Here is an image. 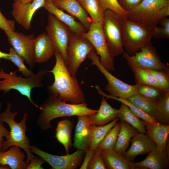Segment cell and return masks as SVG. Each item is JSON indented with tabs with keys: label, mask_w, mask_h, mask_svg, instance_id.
<instances>
[{
	"label": "cell",
	"mask_w": 169,
	"mask_h": 169,
	"mask_svg": "<svg viewBox=\"0 0 169 169\" xmlns=\"http://www.w3.org/2000/svg\"><path fill=\"white\" fill-rule=\"evenodd\" d=\"M54 54L55 64L49 71L54 75V81L47 87L49 95L70 104L85 103L83 92L76 78L69 73L61 55L57 51L54 52Z\"/></svg>",
	"instance_id": "cell-1"
},
{
	"label": "cell",
	"mask_w": 169,
	"mask_h": 169,
	"mask_svg": "<svg viewBox=\"0 0 169 169\" xmlns=\"http://www.w3.org/2000/svg\"><path fill=\"white\" fill-rule=\"evenodd\" d=\"M39 106L40 112L37 122L38 126L44 131L52 127L50 122L54 119L65 116L88 115L98 111L88 108L85 102L79 104L67 103L51 95Z\"/></svg>",
	"instance_id": "cell-2"
},
{
	"label": "cell",
	"mask_w": 169,
	"mask_h": 169,
	"mask_svg": "<svg viewBox=\"0 0 169 169\" xmlns=\"http://www.w3.org/2000/svg\"><path fill=\"white\" fill-rule=\"evenodd\" d=\"M12 106L11 103L8 102L5 110L0 114V121L7 123L10 129L8 136L6 138V140L3 142L1 151H6L12 146H19L23 149L26 154L25 161L28 165L30 160L35 156L31 151L30 140L26 135L28 114L27 113H25L21 121L18 122L14 120L18 113L11 111Z\"/></svg>",
	"instance_id": "cell-3"
},
{
	"label": "cell",
	"mask_w": 169,
	"mask_h": 169,
	"mask_svg": "<svg viewBox=\"0 0 169 169\" xmlns=\"http://www.w3.org/2000/svg\"><path fill=\"white\" fill-rule=\"evenodd\" d=\"M18 69L9 73H5L4 69L0 70V91H3V94H7L11 90H15L22 95L26 97L37 108L38 106L33 101L31 97L32 90L35 87H44L43 80L48 71L41 69L33 76L23 77L17 75Z\"/></svg>",
	"instance_id": "cell-4"
},
{
	"label": "cell",
	"mask_w": 169,
	"mask_h": 169,
	"mask_svg": "<svg viewBox=\"0 0 169 169\" xmlns=\"http://www.w3.org/2000/svg\"><path fill=\"white\" fill-rule=\"evenodd\" d=\"M127 12L129 19L153 27L169 15V0H142Z\"/></svg>",
	"instance_id": "cell-5"
},
{
	"label": "cell",
	"mask_w": 169,
	"mask_h": 169,
	"mask_svg": "<svg viewBox=\"0 0 169 169\" xmlns=\"http://www.w3.org/2000/svg\"><path fill=\"white\" fill-rule=\"evenodd\" d=\"M121 19L123 45L127 54L133 55L151 43L153 27L127 18H122Z\"/></svg>",
	"instance_id": "cell-6"
},
{
	"label": "cell",
	"mask_w": 169,
	"mask_h": 169,
	"mask_svg": "<svg viewBox=\"0 0 169 169\" xmlns=\"http://www.w3.org/2000/svg\"><path fill=\"white\" fill-rule=\"evenodd\" d=\"M121 18L110 10L106 9L104 11L102 29L110 52L114 58L124 51Z\"/></svg>",
	"instance_id": "cell-7"
},
{
	"label": "cell",
	"mask_w": 169,
	"mask_h": 169,
	"mask_svg": "<svg viewBox=\"0 0 169 169\" xmlns=\"http://www.w3.org/2000/svg\"><path fill=\"white\" fill-rule=\"evenodd\" d=\"M93 50H95L94 48L88 39L70 32L67 49L66 66L72 76L76 78L81 64Z\"/></svg>",
	"instance_id": "cell-8"
},
{
	"label": "cell",
	"mask_w": 169,
	"mask_h": 169,
	"mask_svg": "<svg viewBox=\"0 0 169 169\" xmlns=\"http://www.w3.org/2000/svg\"><path fill=\"white\" fill-rule=\"evenodd\" d=\"M91 43L99 56L100 62L108 71L115 70L114 57L110 54L103 33L102 24L92 22L89 29L83 35Z\"/></svg>",
	"instance_id": "cell-9"
},
{
	"label": "cell",
	"mask_w": 169,
	"mask_h": 169,
	"mask_svg": "<svg viewBox=\"0 0 169 169\" xmlns=\"http://www.w3.org/2000/svg\"><path fill=\"white\" fill-rule=\"evenodd\" d=\"M87 57L92 61L91 65H95L105 77L108 83L105 86V90L110 95L128 99L131 96L137 94L135 85H130L122 81L113 75L102 65L95 50L91 51Z\"/></svg>",
	"instance_id": "cell-10"
},
{
	"label": "cell",
	"mask_w": 169,
	"mask_h": 169,
	"mask_svg": "<svg viewBox=\"0 0 169 169\" xmlns=\"http://www.w3.org/2000/svg\"><path fill=\"white\" fill-rule=\"evenodd\" d=\"M122 55L127 63L143 69L169 71V66L161 61L156 48L151 43L133 55L124 51Z\"/></svg>",
	"instance_id": "cell-11"
},
{
	"label": "cell",
	"mask_w": 169,
	"mask_h": 169,
	"mask_svg": "<svg viewBox=\"0 0 169 169\" xmlns=\"http://www.w3.org/2000/svg\"><path fill=\"white\" fill-rule=\"evenodd\" d=\"M45 29L53 44L55 51L60 54L66 65L67 49L71 32L69 28L53 14L49 13Z\"/></svg>",
	"instance_id": "cell-12"
},
{
	"label": "cell",
	"mask_w": 169,
	"mask_h": 169,
	"mask_svg": "<svg viewBox=\"0 0 169 169\" xmlns=\"http://www.w3.org/2000/svg\"><path fill=\"white\" fill-rule=\"evenodd\" d=\"M32 153L38 155L48 163L53 169H74L81 164L85 152L77 150L72 154L59 156L44 151L35 146H31Z\"/></svg>",
	"instance_id": "cell-13"
},
{
	"label": "cell",
	"mask_w": 169,
	"mask_h": 169,
	"mask_svg": "<svg viewBox=\"0 0 169 169\" xmlns=\"http://www.w3.org/2000/svg\"><path fill=\"white\" fill-rule=\"evenodd\" d=\"M12 47L29 66L33 68L36 64L33 57L34 35H26L17 31L5 32Z\"/></svg>",
	"instance_id": "cell-14"
},
{
	"label": "cell",
	"mask_w": 169,
	"mask_h": 169,
	"mask_svg": "<svg viewBox=\"0 0 169 169\" xmlns=\"http://www.w3.org/2000/svg\"><path fill=\"white\" fill-rule=\"evenodd\" d=\"M45 0H33L29 3L14 2L11 14L15 21L25 29L31 28L33 17L35 12L43 7Z\"/></svg>",
	"instance_id": "cell-15"
},
{
	"label": "cell",
	"mask_w": 169,
	"mask_h": 169,
	"mask_svg": "<svg viewBox=\"0 0 169 169\" xmlns=\"http://www.w3.org/2000/svg\"><path fill=\"white\" fill-rule=\"evenodd\" d=\"M169 140L166 150L161 152L156 146L148 153L146 158L139 162H133L135 169H167L169 166Z\"/></svg>",
	"instance_id": "cell-16"
},
{
	"label": "cell",
	"mask_w": 169,
	"mask_h": 169,
	"mask_svg": "<svg viewBox=\"0 0 169 169\" xmlns=\"http://www.w3.org/2000/svg\"><path fill=\"white\" fill-rule=\"evenodd\" d=\"M130 142L131 143L130 148L122 156L131 162L134 161L137 156L147 154L156 146L147 134L141 132L135 135Z\"/></svg>",
	"instance_id": "cell-17"
},
{
	"label": "cell",
	"mask_w": 169,
	"mask_h": 169,
	"mask_svg": "<svg viewBox=\"0 0 169 169\" xmlns=\"http://www.w3.org/2000/svg\"><path fill=\"white\" fill-rule=\"evenodd\" d=\"M21 148L12 146L6 151H0V169H25L27 165Z\"/></svg>",
	"instance_id": "cell-18"
},
{
	"label": "cell",
	"mask_w": 169,
	"mask_h": 169,
	"mask_svg": "<svg viewBox=\"0 0 169 169\" xmlns=\"http://www.w3.org/2000/svg\"><path fill=\"white\" fill-rule=\"evenodd\" d=\"M58 8L67 12L71 16L77 18L88 31L92 22L88 14L77 0H52Z\"/></svg>",
	"instance_id": "cell-19"
},
{
	"label": "cell",
	"mask_w": 169,
	"mask_h": 169,
	"mask_svg": "<svg viewBox=\"0 0 169 169\" xmlns=\"http://www.w3.org/2000/svg\"><path fill=\"white\" fill-rule=\"evenodd\" d=\"M43 7L49 13L53 14L59 21L66 25L72 32L82 35L87 31L80 22L75 20L74 17L57 7L52 0H45Z\"/></svg>",
	"instance_id": "cell-20"
},
{
	"label": "cell",
	"mask_w": 169,
	"mask_h": 169,
	"mask_svg": "<svg viewBox=\"0 0 169 169\" xmlns=\"http://www.w3.org/2000/svg\"><path fill=\"white\" fill-rule=\"evenodd\" d=\"M54 52L53 44L47 33H41L35 38L33 57L36 63H42L47 61L54 54Z\"/></svg>",
	"instance_id": "cell-21"
},
{
	"label": "cell",
	"mask_w": 169,
	"mask_h": 169,
	"mask_svg": "<svg viewBox=\"0 0 169 169\" xmlns=\"http://www.w3.org/2000/svg\"><path fill=\"white\" fill-rule=\"evenodd\" d=\"M144 123L147 134L161 152L165 151L169 140V125H162L157 122L150 123L144 121Z\"/></svg>",
	"instance_id": "cell-22"
},
{
	"label": "cell",
	"mask_w": 169,
	"mask_h": 169,
	"mask_svg": "<svg viewBox=\"0 0 169 169\" xmlns=\"http://www.w3.org/2000/svg\"><path fill=\"white\" fill-rule=\"evenodd\" d=\"M118 110L111 107L103 96L100 106L97 111L87 116L90 124L101 126L118 117Z\"/></svg>",
	"instance_id": "cell-23"
},
{
	"label": "cell",
	"mask_w": 169,
	"mask_h": 169,
	"mask_svg": "<svg viewBox=\"0 0 169 169\" xmlns=\"http://www.w3.org/2000/svg\"><path fill=\"white\" fill-rule=\"evenodd\" d=\"M74 138V147L84 151L89 149V127L90 123L87 115L77 116Z\"/></svg>",
	"instance_id": "cell-24"
},
{
	"label": "cell",
	"mask_w": 169,
	"mask_h": 169,
	"mask_svg": "<svg viewBox=\"0 0 169 169\" xmlns=\"http://www.w3.org/2000/svg\"><path fill=\"white\" fill-rule=\"evenodd\" d=\"M106 169H135L131 162L113 150L100 151Z\"/></svg>",
	"instance_id": "cell-25"
},
{
	"label": "cell",
	"mask_w": 169,
	"mask_h": 169,
	"mask_svg": "<svg viewBox=\"0 0 169 169\" xmlns=\"http://www.w3.org/2000/svg\"><path fill=\"white\" fill-rule=\"evenodd\" d=\"M119 124L120 131L113 150L123 155L129 146L131 138L140 132L126 122L120 121Z\"/></svg>",
	"instance_id": "cell-26"
},
{
	"label": "cell",
	"mask_w": 169,
	"mask_h": 169,
	"mask_svg": "<svg viewBox=\"0 0 169 169\" xmlns=\"http://www.w3.org/2000/svg\"><path fill=\"white\" fill-rule=\"evenodd\" d=\"M119 120V118L117 117L110 123L101 126L93 124H90L89 150L95 151L108 131L115 125Z\"/></svg>",
	"instance_id": "cell-27"
},
{
	"label": "cell",
	"mask_w": 169,
	"mask_h": 169,
	"mask_svg": "<svg viewBox=\"0 0 169 169\" xmlns=\"http://www.w3.org/2000/svg\"><path fill=\"white\" fill-rule=\"evenodd\" d=\"M73 126L72 121L66 119L59 122L56 129V137L64 146L67 154H69L71 146Z\"/></svg>",
	"instance_id": "cell-28"
},
{
	"label": "cell",
	"mask_w": 169,
	"mask_h": 169,
	"mask_svg": "<svg viewBox=\"0 0 169 169\" xmlns=\"http://www.w3.org/2000/svg\"><path fill=\"white\" fill-rule=\"evenodd\" d=\"M120 108L118 109V117L120 121L129 124L136 128L140 132L147 134L144 121L140 120L130 110L125 104L121 102Z\"/></svg>",
	"instance_id": "cell-29"
},
{
	"label": "cell",
	"mask_w": 169,
	"mask_h": 169,
	"mask_svg": "<svg viewBox=\"0 0 169 169\" xmlns=\"http://www.w3.org/2000/svg\"><path fill=\"white\" fill-rule=\"evenodd\" d=\"M128 99L143 112L155 119L157 115V102L137 94Z\"/></svg>",
	"instance_id": "cell-30"
},
{
	"label": "cell",
	"mask_w": 169,
	"mask_h": 169,
	"mask_svg": "<svg viewBox=\"0 0 169 169\" xmlns=\"http://www.w3.org/2000/svg\"><path fill=\"white\" fill-rule=\"evenodd\" d=\"M90 17L92 22H103L104 12L99 0H77Z\"/></svg>",
	"instance_id": "cell-31"
},
{
	"label": "cell",
	"mask_w": 169,
	"mask_h": 169,
	"mask_svg": "<svg viewBox=\"0 0 169 169\" xmlns=\"http://www.w3.org/2000/svg\"><path fill=\"white\" fill-rule=\"evenodd\" d=\"M135 86L137 94L156 102L161 100L166 93L160 88L153 85L136 84Z\"/></svg>",
	"instance_id": "cell-32"
},
{
	"label": "cell",
	"mask_w": 169,
	"mask_h": 169,
	"mask_svg": "<svg viewBox=\"0 0 169 169\" xmlns=\"http://www.w3.org/2000/svg\"><path fill=\"white\" fill-rule=\"evenodd\" d=\"M96 89L98 90L99 94L102 95L107 99H111L123 103L126 105L131 111L138 118L142 119L146 122L152 123L157 122L155 119L145 113L135 105L131 102L128 99L115 97L108 95L103 92L97 85L95 86Z\"/></svg>",
	"instance_id": "cell-33"
},
{
	"label": "cell",
	"mask_w": 169,
	"mask_h": 169,
	"mask_svg": "<svg viewBox=\"0 0 169 169\" xmlns=\"http://www.w3.org/2000/svg\"><path fill=\"white\" fill-rule=\"evenodd\" d=\"M127 64L134 74L136 84H148L159 87L156 79L151 73L131 63H127Z\"/></svg>",
	"instance_id": "cell-34"
},
{
	"label": "cell",
	"mask_w": 169,
	"mask_h": 169,
	"mask_svg": "<svg viewBox=\"0 0 169 169\" xmlns=\"http://www.w3.org/2000/svg\"><path fill=\"white\" fill-rule=\"evenodd\" d=\"M120 130L119 122H117L106 134L98 144L96 149L102 150H113L116 145Z\"/></svg>",
	"instance_id": "cell-35"
},
{
	"label": "cell",
	"mask_w": 169,
	"mask_h": 169,
	"mask_svg": "<svg viewBox=\"0 0 169 169\" xmlns=\"http://www.w3.org/2000/svg\"><path fill=\"white\" fill-rule=\"evenodd\" d=\"M155 119L161 124L169 125V91L157 102V115Z\"/></svg>",
	"instance_id": "cell-36"
},
{
	"label": "cell",
	"mask_w": 169,
	"mask_h": 169,
	"mask_svg": "<svg viewBox=\"0 0 169 169\" xmlns=\"http://www.w3.org/2000/svg\"><path fill=\"white\" fill-rule=\"evenodd\" d=\"M8 60L13 62L18 68L22 76L25 77H29L35 74L28 69L25 65L23 59L18 55L14 49L11 47L9 50Z\"/></svg>",
	"instance_id": "cell-37"
},
{
	"label": "cell",
	"mask_w": 169,
	"mask_h": 169,
	"mask_svg": "<svg viewBox=\"0 0 169 169\" xmlns=\"http://www.w3.org/2000/svg\"><path fill=\"white\" fill-rule=\"evenodd\" d=\"M101 8L104 12L109 9L122 18H127L128 12L122 8L117 0H99Z\"/></svg>",
	"instance_id": "cell-38"
},
{
	"label": "cell",
	"mask_w": 169,
	"mask_h": 169,
	"mask_svg": "<svg viewBox=\"0 0 169 169\" xmlns=\"http://www.w3.org/2000/svg\"><path fill=\"white\" fill-rule=\"evenodd\" d=\"M145 69L153 75L161 90L165 92L169 91V71Z\"/></svg>",
	"instance_id": "cell-39"
},
{
	"label": "cell",
	"mask_w": 169,
	"mask_h": 169,
	"mask_svg": "<svg viewBox=\"0 0 169 169\" xmlns=\"http://www.w3.org/2000/svg\"><path fill=\"white\" fill-rule=\"evenodd\" d=\"M161 27L156 26L153 27V37L156 39H169V18L167 17L160 21Z\"/></svg>",
	"instance_id": "cell-40"
},
{
	"label": "cell",
	"mask_w": 169,
	"mask_h": 169,
	"mask_svg": "<svg viewBox=\"0 0 169 169\" xmlns=\"http://www.w3.org/2000/svg\"><path fill=\"white\" fill-rule=\"evenodd\" d=\"M89 169H106L100 151L96 149L88 165Z\"/></svg>",
	"instance_id": "cell-41"
},
{
	"label": "cell",
	"mask_w": 169,
	"mask_h": 169,
	"mask_svg": "<svg viewBox=\"0 0 169 169\" xmlns=\"http://www.w3.org/2000/svg\"><path fill=\"white\" fill-rule=\"evenodd\" d=\"M15 21L8 19L2 14L0 10V28L4 31H15Z\"/></svg>",
	"instance_id": "cell-42"
},
{
	"label": "cell",
	"mask_w": 169,
	"mask_h": 169,
	"mask_svg": "<svg viewBox=\"0 0 169 169\" xmlns=\"http://www.w3.org/2000/svg\"><path fill=\"white\" fill-rule=\"evenodd\" d=\"M119 4L125 10L127 11L139 4L142 0H117Z\"/></svg>",
	"instance_id": "cell-43"
},
{
	"label": "cell",
	"mask_w": 169,
	"mask_h": 169,
	"mask_svg": "<svg viewBox=\"0 0 169 169\" xmlns=\"http://www.w3.org/2000/svg\"><path fill=\"white\" fill-rule=\"evenodd\" d=\"M45 161L42 158L35 156L31 159L27 165V169H43L41 166Z\"/></svg>",
	"instance_id": "cell-44"
},
{
	"label": "cell",
	"mask_w": 169,
	"mask_h": 169,
	"mask_svg": "<svg viewBox=\"0 0 169 169\" xmlns=\"http://www.w3.org/2000/svg\"><path fill=\"white\" fill-rule=\"evenodd\" d=\"M3 122L0 121V151H1L2 144L4 141L3 137L6 138L8 136L9 131L5 127Z\"/></svg>",
	"instance_id": "cell-45"
},
{
	"label": "cell",
	"mask_w": 169,
	"mask_h": 169,
	"mask_svg": "<svg viewBox=\"0 0 169 169\" xmlns=\"http://www.w3.org/2000/svg\"><path fill=\"white\" fill-rule=\"evenodd\" d=\"M95 151H92L88 150L85 152L86 155H85L84 159L82 165L80 168V169H87L88 163Z\"/></svg>",
	"instance_id": "cell-46"
},
{
	"label": "cell",
	"mask_w": 169,
	"mask_h": 169,
	"mask_svg": "<svg viewBox=\"0 0 169 169\" xmlns=\"http://www.w3.org/2000/svg\"><path fill=\"white\" fill-rule=\"evenodd\" d=\"M9 53H6L0 50V59H3L8 60Z\"/></svg>",
	"instance_id": "cell-47"
},
{
	"label": "cell",
	"mask_w": 169,
	"mask_h": 169,
	"mask_svg": "<svg viewBox=\"0 0 169 169\" xmlns=\"http://www.w3.org/2000/svg\"><path fill=\"white\" fill-rule=\"evenodd\" d=\"M14 2H19L23 3H29L31 2L33 0H13Z\"/></svg>",
	"instance_id": "cell-48"
},
{
	"label": "cell",
	"mask_w": 169,
	"mask_h": 169,
	"mask_svg": "<svg viewBox=\"0 0 169 169\" xmlns=\"http://www.w3.org/2000/svg\"><path fill=\"white\" fill-rule=\"evenodd\" d=\"M2 108V104L1 102H0V114L1 109Z\"/></svg>",
	"instance_id": "cell-49"
}]
</instances>
